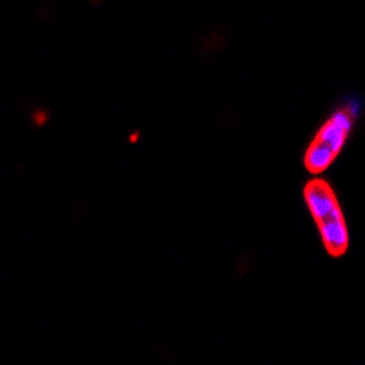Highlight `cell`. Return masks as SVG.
Returning <instances> with one entry per match:
<instances>
[{
	"mask_svg": "<svg viewBox=\"0 0 365 365\" xmlns=\"http://www.w3.org/2000/svg\"><path fill=\"white\" fill-rule=\"evenodd\" d=\"M303 197L311 212L324 247L331 256H341L349 247V227L336 194L324 179H312L303 190Z\"/></svg>",
	"mask_w": 365,
	"mask_h": 365,
	"instance_id": "1",
	"label": "cell"
},
{
	"mask_svg": "<svg viewBox=\"0 0 365 365\" xmlns=\"http://www.w3.org/2000/svg\"><path fill=\"white\" fill-rule=\"evenodd\" d=\"M354 115L347 108L331 113L305 152V166L311 174H324L336 161L353 130Z\"/></svg>",
	"mask_w": 365,
	"mask_h": 365,
	"instance_id": "2",
	"label": "cell"
}]
</instances>
